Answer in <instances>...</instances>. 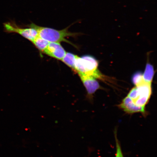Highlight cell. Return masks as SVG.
Masks as SVG:
<instances>
[{
	"instance_id": "cell-6",
	"label": "cell",
	"mask_w": 157,
	"mask_h": 157,
	"mask_svg": "<svg viewBox=\"0 0 157 157\" xmlns=\"http://www.w3.org/2000/svg\"><path fill=\"white\" fill-rule=\"evenodd\" d=\"M82 83L85 87L87 93L88 97L92 99L93 95L98 90L101 89V87L96 78L90 76L79 75Z\"/></svg>"
},
{
	"instance_id": "cell-11",
	"label": "cell",
	"mask_w": 157,
	"mask_h": 157,
	"mask_svg": "<svg viewBox=\"0 0 157 157\" xmlns=\"http://www.w3.org/2000/svg\"><path fill=\"white\" fill-rule=\"evenodd\" d=\"M114 134L117 148L115 157H124L123 156L122 150H121L120 143H119L118 139L117 137V131H115Z\"/></svg>"
},
{
	"instance_id": "cell-4",
	"label": "cell",
	"mask_w": 157,
	"mask_h": 157,
	"mask_svg": "<svg viewBox=\"0 0 157 157\" xmlns=\"http://www.w3.org/2000/svg\"><path fill=\"white\" fill-rule=\"evenodd\" d=\"M3 26L6 32L17 33L31 42L38 36L36 29L29 25V28H21L17 25L14 21H11L4 23Z\"/></svg>"
},
{
	"instance_id": "cell-10",
	"label": "cell",
	"mask_w": 157,
	"mask_h": 157,
	"mask_svg": "<svg viewBox=\"0 0 157 157\" xmlns=\"http://www.w3.org/2000/svg\"><path fill=\"white\" fill-rule=\"evenodd\" d=\"M77 56L71 53L66 52L65 56L62 59V61L69 67L74 70L75 64Z\"/></svg>"
},
{
	"instance_id": "cell-7",
	"label": "cell",
	"mask_w": 157,
	"mask_h": 157,
	"mask_svg": "<svg viewBox=\"0 0 157 157\" xmlns=\"http://www.w3.org/2000/svg\"><path fill=\"white\" fill-rule=\"evenodd\" d=\"M66 53L60 43L50 42L44 53L53 58L62 60Z\"/></svg>"
},
{
	"instance_id": "cell-1",
	"label": "cell",
	"mask_w": 157,
	"mask_h": 157,
	"mask_svg": "<svg viewBox=\"0 0 157 157\" xmlns=\"http://www.w3.org/2000/svg\"><path fill=\"white\" fill-rule=\"evenodd\" d=\"M99 63L98 60L90 56H85L76 58L74 71L78 75L90 76L97 79L105 80L107 79L98 70Z\"/></svg>"
},
{
	"instance_id": "cell-2",
	"label": "cell",
	"mask_w": 157,
	"mask_h": 157,
	"mask_svg": "<svg viewBox=\"0 0 157 157\" xmlns=\"http://www.w3.org/2000/svg\"><path fill=\"white\" fill-rule=\"evenodd\" d=\"M29 25L34 27L38 31V36L49 42H65L73 45L66 38L68 37H75L79 34L78 33L70 32L68 29L70 26L62 30H59L48 27L38 26L33 23Z\"/></svg>"
},
{
	"instance_id": "cell-3",
	"label": "cell",
	"mask_w": 157,
	"mask_h": 157,
	"mask_svg": "<svg viewBox=\"0 0 157 157\" xmlns=\"http://www.w3.org/2000/svg\"><path fill=\"white\" fill-rule=\"evenodd\" d=\"M152 93L151 83L144 80L137 84L127 96L132 100L135 105L146 108Z\"/></svg>"
},
{
	"instance_id": "cell-8",
	"label": "cell",
	"mask_w": 157,
	"mask_h": 157,
	"mask_svg": "<svg viewBox=\"0 0 157 157\" xmlns=\"http://www.w3.org/2000/svg\"><path fill=\"white\" fill-rule=\"evenodd\" d=\"M154 74V67L151 64L147 63L144 74H142L144 81L147 83H151Z\"/></svg>"
},
{
	"instance_id": "cell-5",
	"label": "cell",
	"mask_w": 157,
	"mask_h": 157,
	"mask_svg": "<svg viewBox=\"0 0 157 157\" xmlns=\"http://www.w3.org/2000/svg\"><path fill=\"white\" fill-rule=\"evenodd\" d=\"M118 107L128 114L141 113L146 115L147 114L146 108L135 105L132 100L127 96L123 99L121 102L118 105Z\"/></svg>"
},
{
	"instance_id": "cell-12",
	"label": "cell",
	"mask_w": 157,
	"mask_h": 157,
	"mask_svg": "<svg viewBox=\"0 0 157 157\" xmlns=\"http://www.w3.org/2000/svg\"><path fill=\"white\" fill-rule=\"evenodd\" d=\"M144 80L143 78L142 74L140 73H136L134 75L132 78V81L135 86L140 83Z\"/></svg>"
},
{
	"instance_id": "cell-9",
	"label": "cell",
	"mask_w": 157,
	"mask_h": 157,
	"mask_svg": "<svg viewBox=\"0 0 157 157\" xmlns=\"http://www.w3.org/2000/svg\"><path fill=\"white\" fill-rule=\"evenodd\" d=\"M32 42L41 52L44 53L49 44V42L38 36Z\"/></svg>"
}]
</instances>
